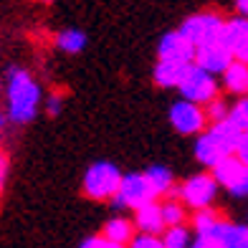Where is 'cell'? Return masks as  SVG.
<instances>
[{
    "mask_svg": "<svg viewBox=\"0 0 248 248\" xmlns=\"http://www.w3.org/2000/svg\"><path fill=\"white\" fill-rule=\"evenodd\" d=\"M5 122H8V117L3 114V111H0V129H3V127H5Z\"/></svg>",
    "mask_w": 248,
    "mask_h": 248,
    "instance_id": "34",
    "label": "cell"
},
{
    "mask_svg": "<svg viewBox=\"0 0 248 248\" xmlns=\"http://www.w3.org/2000/svg\"><path fill=\"white\" fill-rule=\"evenodd\" d=\"M213 140H216V144L223 150V155H235V147H238V142H241V134L233 127V124L225 119V122H216V124H208V129H205Z\"/></svg>",
    "mask_w": 248,
    "mask_h": 248,
    "instance_id": "14",
    "label": "cell"
},
{
    "mask_svg": "<svg viewBox=\"0 0 248 248\" xmlns=\"http://www.w3.org/2000/svg\"><path fill=\"white\" fill-rule=\"evenodd\" d=\"M231 195H233V198H248V167H246L243 177L238 180V185L231 190Z\"/></svg>",
    "mask_w": 248,
    "mask_h": 248,
    "instance_id": "30",
    "label": "cell"
},
{
    "mask_svg": "<svg viewBox=\"0 0 248 248\" xmlns=\"http://www.w3.org/2000/svg\"><path fill=\"white\" fill-rule=\"evenodd\" d=\"M170 124L183 137H198V134L208 129V117H205V109L202 107L180 99L170 107Z\"/></svg>",
    "mask_w": 248,
    "mask_h": 248,
    "instance_id": "7",
    "label": "cell"
},
{
    "mask_svg": "<svg viewBox=\"0 0 248 248\" xmlns=\"http://www.w3.org/2000/svg\"><path fill=\"white\" fill-rule=\"evenodd\" d=\"M228 122H231L238 132H248V96H241V99L228 109Z\"/></svg>",
    "mask_w": 248,
    "mask_h": 248,
    "instance_id": "24",
    "label": "cell"
},
{
    "mask_svg": "<svg viewBox=\"0 0 248 248\" xmlns=\"http://www.w3.org/2000/svg\"><path fill=\"white\" fill-rule=\"evenodd\" d=\"M225 18H220L218 13H195L183 20V26L177 31L193 43L195 48H202L208 43H216L220 41V31H223Z\"/></svg>",
    "mask_w": 248,
    "mask_h": 248,
    "instance_id": "5",
    "label": "cell"
},
{
    "mask_svg": "<svg viewBox=\"0 0 248 248\" xmlns=\"http://www.w3.org/2000/svg\"><path fill=\"white\" fill-rule=\"evenodd\" d=\"M61 107H63V94H59V92H56V94H51V96L46 99V111H48L51 117H56V114H59V111H61Z\"/></svg>",
    "mask_w": 248,
    "mask_h": 248,
    "instance_id": "28",
    "label": "cell"
},
{
    "mask_svg": "<svg viewBox=\"0 0 248 248\" xmlns=\"http://www.w3.org/2000/svg\"><path fill=\"white\" fill-rule=\"evenodd\" d=\"M43 3H51V0H43Z\"/></svg>",
    "mask_w": 248,
    "mask_h": 248,
    "instance_id": "35",
    "label": "cell"
},
{
    "mask_svg": "<svg viewBox=\"0 0 248 248\" xmlns=\"http://www.w3.org/2000/svg\"><path fill=\"white\" fill-rule=\"evenodd\" d=\"M5 94H8V111L5 117L13 124H28L33 117L38 114V104H41V86L26 69H8V84H5Z\"/></svg>",
    "mask_w": 248,
    "mask_h": 248,
    "instance_id": "1",
    "label": "cell"
},
{
    "mask_svg": "<svg viewBox=\"0 0 248 248\" xmlns=\"http://www.w3.org/2000/svg\"><path fill=\"white\" fill-rule=\"evenodd\" d=\"M162 246L165 248H190V243H193V231L187 228V225H172V228H165L162 231Z\"/></svg>",
    "mask_w": 248,
    "mask_h": 248,
    "instance_id": "22",
    "label": "cell"
},
{
    "mask_svg": "<svg viewBox=\"0 0 248 248\" xmlns=\"http://www.w3.org/2000/svg\"><path fill=\"white\" fill-rule=\"evenodd\" d=\"M235 157L248 167V132L241 134V142H238V147H235Z\"/></svg>",
    "mask_w": 248,
    "mask_h": 248,
    "instance_id": "29",
    "label": "cell"
},
{
    "mask_svg": "<svg viewBox=\"0 0 248 248\" xmlns=\"http://www.w3.org/2000/svg\"><path fill=\"white\" fill-rule=\"evenodd\" d=\"M175 193H177V200L183 202L185 208L205 210V208H210L213 202H216L220 187H218L216 180H213L210 172H198L193 177H187L183 185H177Z\"/></svg>",
    "mask_w": 248,
    "mask_h": 248,
    "instance_id": "3",
    "label": "cell"
},
{
    "mask_svg": "<svg viewBox=\"0 0 248 248\" xmlns=\"http://www.w3.org/2000/svg\"><path fill=\"white\" fill-rule=\"evenodd\" d=\"M205 238H210L218 248H248V225L220 218Z\"/></svg>",
    "mask_w": 248,
    "mask_h": 248,
    "instance_id": "9",
    "label": "cell"
},
{
    "mask_svg": "<svg viewBox=\"0 0 248 248\" xmlns=\"http://www.w3.org/2000/svg\"><path fill=\"white\" fill-rule=\"evenodd\" d=\"M8 167H10V162H8V155L0 152V193H3L5 180H8Z\"/></svg>",
    "mask_w": 248,
    "mask_h": 248,
    "instance_id": "31",
    "label": "cell"
},
{
    "mask_svg": "<svg viewBox=\"0 0 248 248\" xmlns=\"http://www.w3.org/2000/svg\"><path fill=\"white\" fill-rule=\"evenodd\" d=\"M177 92L183 94L185 101H193V104L205 109L213 99H218V81H216V76L202 71L200 66L190 63L185 76H183V81L177 86Z\"/></svg>",
    "mask_w": 248,
    "mask_h": 248,
    "instance_id": "4",
    "label": "cell"
},
{
    "mask_svg": "<svg viewBox=\"0 0 248 248\" xmlns=\"http://www.w3.org/2000/svg\"><path fill=\"white\" fill-rule=\"evenodd\" d=\"M78 248H124V246H117V243L107 241L104 235H92V238L81 241V246H78Z\"/></svg>",
    "mask_w": 248,
    "mask_h": 248,
    "instance_id": "27",
    "label": "cell"
},
{
    "mask_svg": "<svg viewBox=\"0 0 248 248\" xmlns=\"http://www.w3.org/2000/svg\"><path fill=\"white\" fill-rule=\"evenodd\" d=\"M155 200V193L147 183L144 172H127L122 175V183H119V190L114 195V205L117 208H129V210H137L142 205Z\"/></svg>",
    "mask_w": 248,
    "mask_h": 248,
    "instance_id": "6",
    "label": "cell"
},
{
    "mask_svg": "<svg viewBox=\"0 0 248 248\" xmlns=\"http://www.w3.org/2000/svg\"><path fill=\"white\" fill-rule=\"evenodd\" d=\"M193 152H195V160H198L202 167H208V170H213V167H216V165L223 160V157H228V155H223V150L218 147V144H216V140H213L208 132L198 134Z\"/></svg>",
    "mask_w": 248,
    "mask_h": 248,
    "instance_id": "16",
    "label": "cell"
},
{
    "mask_svg": "<svg viewBox=\"0 0 248 248\" xmlns=\"http://www.w3.org/2000/svg\"><path fill=\"white\" fill-rule=\"evenodd\" d=\"M134 228H137V233H147V235H162L165 231V223H162V213H160V202L152 200L147 202V205H142L134 210Z\"/></svg>",
    "mask_w": 248,
    "mask_h": 248,
    "instance_id": "12",
    "label": "cell"
},
{
    "mask_svg": "<svg viewBox=\"0 0 248 248\" xmlns=\"http://www.w3.org/2000/svg\"><path fill=\"white\" fill-rule=\"evenodd\" d=\"M127 248H165L160 235H147V233H137L134 238L129 241Z\"/></svg>",
    "mask_w": 248,
    "mask_h": 248,
    "instance_id": "26",
    "label": "cell"
},
{
    "mask_svg": "<svg viewBox=\"0 0 248 248\" xmlns=\"http://www.w3.org/2000/svg\"><path fill=\"white\" fill-rule=\"evenodd\" d=\"M193 63L200 66L202 71H208L210 76H218L233 63V56L220 41H216V43H208V46H202V48H195V61Z\"/></svg>",
    "mask_w": 248,
    "mask_h": 248,
    "instance_id": "10",
    "label": "cell"
},
{
    "mask_svg": "<svg viewBox=\"0 0 248 248\" xmlns=\"http://www.w3.org/2000/svg\"><path fill=\"white\" fill-rule=\"evenodd\" d=\"M223 86L235 96H248V66L233 61L223 74Z\"/></svg>",
    "mask_w": 248,
    "mask_h": 248,
    "instance_id": "19",
    "label": "cell"
},
{
    "mask_svg": "<svg viewBox=\"0 0 248 248\" xmlns=\"http://www.w3.org/2000/svg\"><path fill=\"white\" fill-rule=\"evenodd\" d=\"M243 172H246V165H243L235 155L223 157V160L210 170V175H213V180L218 183V187H220V190H228V193H231L235 185H238V180L243 177Z\"/></svg>",
    "mask_w": 248,
    "mask_h": 248,
    "instance_id": "11",
    "label": "cell"
},
{
    "mask_svg": "<svg viewBox=\"0 0 248 248\" xmlns=\"http://www.w3.org/2000/svg\"><path fill=\"white\" fill-rule=\"evenodd\" d=\"M246 225H248V223H246Z\"/></svg>",
    "mask_w": 248,
    "mask_h": 248,
    "instance_id": "37",
    "label": "cell"
},
{
    "mask_svg": "<svg viewBox=\"0 0 248 248\" xmlns=\"http://www.w3.org/2000/svg\"><path fill=\"white\" fill-rule=\"evenodd\" d=\"M220 220V216L213 208H205V210H195L193 213V220H190V225H193V231L195 235H208L213 231V225H216Z\"/></svg>",
    "mask_w": 248,
    "mask_h": 248,
    "instance_id": "23",
    "label": "cell"
},
{
    "mask_svg": "<svg viewBox=\"0 0 248 248\" xmlns=\"http://www.w3.org/2000/svg\"><path fill=\"white\" fill-rule=\"evenodd\" d=\"M56 46L63 53H81L86 48V33H81L78 28H66L56 36Z\"/></svg>",
    "mask_w": 248,
    "mask_h": 248,
    "instance_id": "20",
    "label": "cell"
},
{
    "mask_svg": "<svg viewBox=\"0 0 248 248\" xmlns=\"http://www.w3.org/2000/svg\"><path fill=\"white\" fill-rule=\"evenodd\" d=\"M190 66V63H187ZM185 63H172V61H157L155 71H152V78L160 89H177L183 76L187 71Z\"/></svg>",
    "mask_w": 248,
    "mask_h": 248,
    "instance_id": "17",
    "label": "cell"
},
{
    "mask_svg": "<svg viewBox=\"0 0 248 248\" xmlns=\"http://www.w3.org/2000/svg\"><path fill=\"white\" fill-rule=\"evenodd\" d=\"M144 177H147V183L152 187V193L155 198H167L172 193V187H175V177H172V170H167L165 165H152L144 170Z\"/></svg>",
    "mask_w": 248,
    "mask_h": 248,
    "instance_id": "18",
    "label": "cell"
},
{
    "mask_svg": "<svg viewBox=\"0 0 248 248\" xmlns=\"http://www.w3.org/2000/svg\"><path fill=\"white\" fill-rule=\"evenodd\" d=\"M119 183H122V170L114 162L99 160L84 172L81 187H84L86 198L107 202V200H114L117 190H119Z\"/></svg>",
    "mask_w": 248,
    "mask_h": 248,
    "instance_id": "2",
    "label": "cell"
},
{
    "mask_svg": "<svg viewBox=\"0 0 248 248\" xmlns=\"http://www.w3.org/2000/svg\"><path fill=\"white\" fill-rule=\"evenodd\" d=\"M190 248H218V246L213 243L210 238H205V235H195L193 243H190Z\"/></svg>",
    "mask_w": 248,
    "mask_h": 248,
    "instance_id": "32",
    "label": "cell"
},
{
    "mask_svg": "<svg viewBox=\"0 0 248 248\" xmlns=\"http://www.w3.org/2000/svg\"><path fill=\"white\" fill-rule=\"evenodd\" d=\"M0 89H3V86H0Z\"/></svg>",
    "mask_w": 248,
    "mask_h": 248,
    "instance_id": "36",
    "label": "cell"
},
{
    "mask_svg": "<svg viewBox=\"0 0 248 248\" xmlns=\"http://www.w3.org/2000/svg\"><path fill=\"white\" fill-rule=\"evenodd\" d=\"M160 213H162V223L165 228H172V225H183L187 218V210L185 205L180 202L177 198H165L160 202Z\"/></svg>",
    "mask_w": 248,
    "mask_h": 248,
    "instance_id": "21",
    "label": "cell"
},
{
    "mask_svg": "<svg viewBox=\"0 0 248 248\" xmlns=\"http://www.w3.org/2000/svg\"><path fill=\"white\" fill-rule=\"evenodd\" d=\"M157 56H160V61H172V63H185L187 66V63L195 61V46L180 31H172V33H165L160 38Z\"/></svg>",
    "mask_w": 248,
    "mask_h": 248,
    "instance_id": "8",
    "label": "cell"
},
{
    "mask_svg": "<svg viewBox=\"0 0 248 248\" xmlns=\"http://www.w3.org/2000/svg\"><path fill=\"white\" fill-rule=\"evenodd\" d=\"M228 104L218 96V99H213L210 104L205 107V117H208V124H216V122H225L228 119Z\"/></svg>",
    "mask_w": 248,
    "mask_h": 248,
    "instance_id": "25",
    "label": "cell"
},
{
    "mask_svg": "<svg viewBox=\"0 0 248 248\" xmlns=\"http://www.w3.org/2000/svg\"><path fill=\"white\" fill-rule=\"evenodd\" d=\"M235 10L241 18H248V0H235Z\"/></svg>",
    "mask_w": 248,
    "mask_h": 248,
    "instance_id": "33",
    "label": "cell"
},
{
    "mask_svg": "<svg viewBox=\"0 0 248 248\" xmlns=\"http://www.w3.org/2000/svg\"><path fill=\"white\" fill-rule=\"evenodd\" d=\"M104 235L107 241H111V243H117V246H124L127 248L129 246V241L137 235V228H134V223H132V218H122V216H114V218H109L107 223H104Z\"/></svg>",
    "mask_w": 248,
    "mask_h": 248,
    "instance_id": "15",
    "label": "cell"
},
{
    "mask_svg": "<svg viewBox=\"0 0 248 248\" xmlns=\"http://www.w3.org/2000/svg\"><path fill=\"white\" fill-rule=\"evenodd\" d=\"M220 43L231 51V56L238 51L243 43H248V18H228L223 23V31H220Z\"/></svg>",
    "mask_w": 248,
    "mask_h": 248,
    "instance_id": "13",
    "label": "cell"
}]
</instances>
